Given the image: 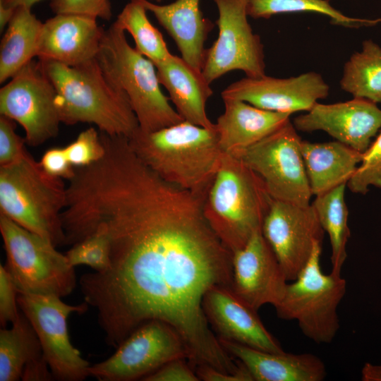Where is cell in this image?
I'll return each instance as SVG.
<instances>
[{
    "mask_svg": "<svg viewBox=\"0 0 381 381\" xmlns=\"http://www.w3.org/2000/svg\"><path fill=\"white\" fill-rule=\"evenodd\" d=\"M49 6L55 14H81L105 20L112 16L109 0H51Z\"/></svg>",
    "mask_w": 381,
    "mask_h": 381,
    "instance_id": "obj_35",
    "label": "cell"
},
{
    "mask_svg": "<svg viewBox=\"0 0 381 381\" xmlns=\"http://www.w3.org/2000/svg\"><path fill=\"white\" fill-rule=\"evenodd\" d=\"M142 162L164 181L205 198L223 155L215 128L186 121L128 138Z\"/></svg>",
    "mask_w": 381,
    "mask_h": 381,
    "instance_id": "obj_2",
    "label": "cell"
},
{
    "mask_svg": "<svg viewBox=\"0 0 381 381\" xmlns=\"http://www.w3.org/2000/svg\"><path fill=\"white\" fill-rule=\"evenodd\" d=\"M155 66L160 85L169 92V99L183 119L205 128H214V123L206 112L207 102L213 90L202 71L174 54Z\"/></svg>",
    "mask_w": 381,
    "mask_h": 381,
    "instance_id": "obj_23",
    "label": "cell"
},
{
    "mask_svg": "<svg viewBox=\"0 0 381 381\" xmlns=\"http://www.w3.org/2000/svg\"><path fill=\"white\" fill-rule=\"evenodd\" d=\"M329 90L321 75L308 72L288 78L245 77L228 85L221 95L222 99L242 100L262 109L292 114L309 111L328 95Z\"/></svg>",
    "mask_w": 381,
    "mask_h": 381,
    "instance_id": "obj_15",
    "label": "cell"
},
{
    "mask_svg": "<svg viewBox=\"0 0 381 381\" xmlns=\"http://www.w3.org/2000/svg\"><path fill=\"white\" fill-rule=\"evenodd\" d=\"M205 198L143 164L105 181L87 200L83 222L107 227L110 265L82 275L79 284L109 346L118 347L140 325L159 320L180 334L195 370L234 373L238 363L202 308L207 291L231 289L233 277V255L207 222Z\"/></svg>",
    "mask_w": 381,
    "mask_h": 381,
    "instance_id": "obj_1",
    "label": "cell"
},
{
    "mask_svg": "<svg viewBox=\"0 0 381 381\" xmlns=\"http://www.w3.org/2000/svg\"><path fill=\"white\" fill-rule=\"evenodd\" d=\"M66 201L63 179L47 173L28 150L16 162L0 167V214L55 246L66 244L61 214Z\"/></svg>",
    "mask_w": 381,
    "mask_h": 381,
    "instance_id": "obj_5",
    "label": "cell"
},
{
    "mask_svg": "<svg viewBox=\"0 0 381 381\" xmlns=\"http://www.w3.org/2000/svg\"><path fill=\"white\" fill-rule=\"evenodd\" d=\"M40 163L49 174L71 179L75 174V167L69 162L64 147H52L47 150L42 156Z\"/></svg>",
    "mask_w": 381,
    "mask_h": 381,
    "instance_id": "obj_38",
    "label": "cell"
},
{
    "mask_svg": "<svg viewBox=\"0 0 381 381\" xmlns=\"http://www.w3.org/2000/svg\"><path fill=\"white\" fill-rule=\"evenodd\" d=\"M363 381H381V366L366 363L361 370Z\"/></svg>",
    "mask_w": 381,
    "mask_h": 381,
    "instance_id": "obj_40",
    "label": "cell"
},
{
    "mask_svg": "<svg viewBox=\"0 0 381 381\" xmlns=\"http://www.w3.org/2000/svg\"><path fill=\"white\" fill-rule=\"evenodd\" d=\"M195 372L200 380L253 381L250 374L242 363L240 369L235 373L222 372L207 365H200L197 367L195 368Z\"/></svg>",
    "mask_w": 381,
    "mask_h": 381,
    "instance_id": "obj_39",
    "label": "cell"
},
{
    "mask_svg": "<svg viewBox=\"0 0 381 381\" xmlns=\"http://www.w3.org/2000/svg\"><path fill=\"white\" fill-rule=\"evenodd\" d=\"M301 141L289 121L234 156L262 179L272 199L307 206L310 205L313 193L301 152Z\"/></svg>",
    "mask_w": 381,
    "mask_h": 381,
    "instance_id": "obj_9",
    "label": "cell"
},
{
    "mask_svg": "<svg viewBox=\"0 0 381 381\" xmlns=\"http://www.w3.org/2000/svg\"><path fill=\"white\" fill-rule=\"evenodd\" d=\"M219 339L224 350L246 368L253 381H322L326 377L325 363L314 354L268 352Z\"/></svg>",
    "mask_w": 381,
    "mask_h": 381,
    "instance_id": "obj_20",
    "label": "cell"
},
{
    "mask_svg": "<svg viewBox=\"0 0 381 381\" xmlns=\"http://www.w3.org/2000/svg\"><path fill=\"white\" fill-rule=\"evenodd\" d=\"M224 111L214 123L223 153L236 155L290 121L289 113L262 109L248 102L224 99Z\"/></svg>",
    "mask_w": 381,
    "mask_h": 381,
    "instance_id": "obj_21",
    "label": "cell"
},
{
    "mask_svg": "<svg viewBox=\"0 0 381 381\" xmlns=\"http://www.w3.org/2000/svg\"><path fill=\"white\" fill-rule=\"evenodd\" d=\"M44 359L37 333L20 310L10 329L0 330V381L21 380L25 367Z\"/></svg>",
    "mask_w": 381,
    "mask_h": 381,
    "instance_id": "obj_26",
    "label": "cell"
},
{
    "mask_svg": "<svg viewBox=\"0 0 381 381\" xmlns=\"http://www.w3.org/2000/svg\"><path fill=\"white\" fill-rule=\"evenodd\" d=\"M73 267L87 265L103 272L110 265V241L107 227L98 224L89 228L65 253Z\"/></svg>",
    "mask_w": 381,
    "mask_h": 381,
    "instance_id": "obj_31",
    "label": "cell"
},
{
    "mask_svg": "<svg viewBox=\"0 0 381 381\" xmlns=\"http://www.w3.org/2000/svg\"><path fill=\"white\" fill-rule=\"evenodd\" d=\"M272 198L262 179L239 158L223 153L203 203L210 226L233 254L262 230Z\"/></svg>",
    "mask_w": 381,
    "mask_h": 381,
    "instance_id": "obj_4",
    "label": "cell"
},
{
    "mask_svg": "<svg viewBox=\"0 0 381 381\" xmlns=\"http://www.w3.org/2000/svg\"><path fill=\"white\" fill-rule=\"evenodd\" d=\"M64 150L69 162L75 168L93 164L105 154L100 133L92 127L80 132Z\"/></svg>",
    "mask_w": 381,
    "mask_h": 381,
    "instance_id": "obj_33",
    "label": "cell"
},
{
    "mask_svg": "<svg viewBox=\"0 0 381 381\" xmlns=\"http://www.w3.org/2000/svg\"><path fill=\"white\" fill-rule=\"evenodd\" d=\"M149 1H155V2H157V3H159V2H161L162 0H149Z\"/></svg>",
    "mask_w": 381,
    "mask_h": 381,
    "instance_id": "obj_43",
    "label": "cell"
},
{
    "mask_svg": "<svg viewBox=\"0 0 381 381\" xmlns=\"http://www.w3.org/2000/svg\"><path fill=\"white\" fill-rule=\"evenodd\" d=\"M178 358H188L180 334L169 324L151 320L131 333L109 358L90 365L88 371L99 381L143 380Z\"/></svg>",
    "mask_w": 381,
    "mask_h": 381,
    "instance_id": "obj_11",
    "label": "cell"
},
{
    "mask_svg": "<svg viewBox=\"0 0 381 381\" xmlns=\"http://www.w3.org/2000/svg\"><path fill=\"white\" fill-rule=\"evenodd\" d=\"M16 123L7 116H0V167L16 162L27 152L25 139L16 133Z\"/></svg>",
    "mask_w": 381,
    "mask_h": 381,
    "instance_id": "obj_34",
    "label": "cell"
},
{
    "mask_svg": "<svg viewBox=\"0 0 381 381\" xmlns=\"http://www.w3.org/2000/svg\"><path fill=\"white\" fill-rule=\"evenodd\" d=\"M15 8L0 4V31L2 32L13 17Z\"/></svg>",
    "mask_w": 381,
    "mask_h": 381,
    "instance_id": "obj_41",
    "label": "cell"
},
{
    "mask_svg": "<svg viewBox=\"0 0 381 381\" xmlns=\"http://www.w3.org/2000/svg\"><path fill=\"white\" fill-rule=\"evenodd\" d=\"M301 152L313 195H321L347 183L361 163L363 152L339 141H301Z\"/></svg>",
    "mask_w": 381,
    "mask_h": 381,
    "instance_id": "obj_24",
    "label": "cell"
},
{
    "mask_svg": "<svg viewBox=\"0 0 381 381\" xmlns=\"http://www.w3.org/2000/svg\"><path fill=\"white\" fill-rule=\"evenodd\" d=\"M232 255L233 292L257 312L264 305L276 306L289 281L262 230Z\"/></svg>",
    "mask_w": 381,
    "mask_h": 381,
    "instance_id": "obj_16",
    "label": "cell"
},
{
    "mask_svg": "<svg viewBox=\"0 0 381 381\" xmlns=\"http://www.w3.org/2000/svg\"><path fill=\"white\" fill-rule=\"evenodd\" d=\"M145 381H199L195 369L186 358H178L143 379Z\"/></svg>",
    "mask_w": 381,
    "mask_h": 381,
    "instance_id": "obj_37",
    "label": "cell"
},
{
    "mask_svg": "<svg viewBox=\"0 0 381 381\" xmlns=\"http://www.w3.org/2000/svg\"><path fill=\"white\" fill-rule=\"evenodd\" d=\"M40 61L55 88L61 123H92L100 132L128 138L138 129L127 97L109 83L96 58L75 66Z\"/></svg>",
    "mask_w": 381,
    "mask_h": 381,
    "instance_id": "obj_3",
    "label": "cell"
},
{
    "mask_svg": "<svg viewBox=\"0 0 381 381\" xmlns=\"http://www.w3.org/2000/svg\"><path fill=\"white\" fill-rule=\"evenodd\" d=\"M340 85L353 97L381 102V47L377 44L370 40L363 42L361 51L345 64Z\"/></svg>",
    "mask_w": 381,
    "mask_h": 381,
    "instance_id": "obj_27",
    "label": "cell"
},
{
    "mask_svg": "<svg viewBox=\"0 0 381 381\" xmlns=\"http://www.w3.org/2000/svg\"><path fill=\"white\" fill-rule=\"evenodd\" d=\"M0 232L6 255L4 267L18 293L61 298L73 291L74 267L51 241L1 214Z\"/></svg>",
    "mask_w": 381,
    "mask_h": 381,
    "instance_id": "obj_8",
    "label": "cell"
},
{
    "mask_svg": "<svg viewBox=\"0 0 381 381\" xmlns=\"http://www.w3.org/2000/svg\"><path fill=\"white\" fill-rule=\"evenodd\" d=\"M218 10V37L206 49L202 73L211 84L236 70L246 77L265 75L263 44L255 34L247 17L248 0H212Z\"/></svg>",
    "mask_w": 381,
    "mask_h": 381,
    "instance_id": "obj_13",
    "label": "cell"
},
{
    "mask_svg": "<svg viewBox=\"0 0 381 381\" xmlns=\"http://www.w3.org/2000/svg\"><path fill=\"white\" fill-rule=\"evenodd\" d=\"M56 95L41 61L32 59L0 89V114L23 127L26 144L39 146L59 133Z\"/></svg>",
    "mask_w": 381,
    "mask_h": 381,
    "instance_id": "obj_12",
    "label": "cell"
},
{
    "mask_svg": "<svg viewBox=\"0 0 381 381\" xmlns=\"http://www.w3.org/2000/svg\"><path fill=\"white\" fill-rule=\"evenodd\" d=\"M96 59L109 83L127 97L141 131L184 121L163 94L154 63L129 44L114 22L104 31Z\"/></svg>",
    "mask_w": 381,
    "mask_h": 381,
    "instance_id": "obj_6",
    "label": "cell"
},
{
    "mask_svg": "<svg viewBox=\"0 0 381 381\" xmlns=\"http://www.w3.org/2000/svg\"><path fill=\"white\" fill-rule=\"evenodd\" d=\"M202 308L212 329L219 334L218 338L265 351H284L265 328L257 311L240 299L231 289H211L204 296Z\"/></svg>",
    "mask_w": 381,
    "mask_h": 381,
    "instance_id": "obj_18",
    "label": "cell"
},
{
    "mask_svg": "<svg viewBox=\"0 0 381 381\" xmlns=\"http://www.w3.org/2000/svg\"><path fill=\"white\" fill-rule=\"evenodd\" d=\"M19 308L32 325L54 380L81 381L90 376V363L71 342L67 319L88 309L84 303L69 305L54 295L18 293Z\"/></svg>",
    "mask_w": 381,
    "mask_h": 381,
    "instance_id": "obj_10",
    "label": "cell"
},
{
    "mask_svg": "<svg viewBox=\"0 0 381 381\" xmlns=\"http://www.w3.org/2000/svg\"><path fill=\"white\" fill-rule=\"evenodd\" d=\"M139 1L174 40L181 57L202 71L206 52L205 42L214 25L203 16L200 0H176L166 5Z\"/></svg>",
    "mask_w": 381,
    "mask_h": 381,
    "instance_id": "obj_22",
    "label": "cell"
},
{
    "mask_svg": "<svg viewBox=\"0 0 381 381\" xmlns=\"http://www.w3.org/2000/svg\"><path fill=\"white\" fill-rule=\"evenodd\" d=\"M316 12L330 18L332 23L352 28L368 20L345 16L325 0H248V16L253 18H269L284 13Z\"/></svg>",
    "mask_w": 381,
    "mask_h": 381,
    "instance_id": "obj_30",
    "label": "cell"
},
{
    "mask_svg": "<svg viewBox=\"0 0 381 381\" xmlns=\"http://www.w3.org/2000/svg\"><path fill=\"white\" fill-rule=\"evenodd\" d=\"M296 129L304 132L323 131L337 141L364 152L381 128V109L370 100L353 97L334 104L317 102L294 120Z\"/></svg>",
    "mask_w": 381,
    "mask_h": 381,
    "instance_id": "obj_17",
    "label": "cell"
},
{
    "mask_svg": "<svg viewBox=\"0 0 381 381\" xmlns=\"http://www.w3.org/2000/svg\"><path fill=\"white\" fill-rule=\"evenodd\" d=\"M324 231L312 204L301 206L274 199L262 226L288 281L294 280L306 266Z\"/></svg>",
    "mask_w": 381,
    "mask_h": 381,
    "instance_id": "obj_14",
    "label": "cell"
},
{
    "mask_svg": "<svg viewBox=\"0 0 381 381\" xmlns=\"http://www.w3.org/2000/svg\"><path fill=\"white\" fill-rule=\"evenodd\" d=\"M42 0H0V4L14 8L20 6L31 8L34 4Z\"/></svg>",
    "mask_w": 381,
    "mask_h": 381,
    "instance_id": "obj_42",
    "label": "cell"
},
{
    "mask_svg": "<svg viewBox=\"0 0 381 381\" xmlns=\"http://www.w3.org/2000/svg\"><path fill=\"white\" fill-rule=\"evenodd\" d=\"M147 11L139 0H131L114 23L131 35L136 50L155 64L165 61L172 54L162 34L149 20Z\"/></svg>",
    "mask_w": 381,
    "mask_h": 381,
    "instance_id": "obj_29",
    "label": "cell"
},
{
    "mask_svg": "<svg viewBox=\"0 0 381 381\" xmlns=\"http://www.w3.org/2000/svg\"><path fill=\"white\" fill-rule=\"evenodd\" d=\"M42 25L31 8L23 6L15 8L0 44L1 83L37 56Z\"/></svg>",
    "mask_w": 381,
    "mask_h": 381,
    "instance_id": "obj_25",
    "label": "cell"
},
{
    "mask_svg": "<svg viewBox=\"0 0 381 381\" xmlns=\"http://www.w3.org/2000/svg\"><path fill=\"white\" fill-rule=\"evenodd\" d=\"M356 193L365 194L370 186L381 188V132L363 152L361 165L346 183Z\"/></svg>",
    "mask_w": 381,
    "mask_h": 381,
    "instance_id": "obj_32",
    "label": "cell"
},
{
    "mask_svg": "<svg viewBox=\"0 0 381 381\" xmlns=\"http://www.w3.org/2000/svg\"><path fill=\"white\" fill-rule=\"evenodd\" d=\"M18 291L4 266L0 265V324L6 327L13 323L20 311L18 303Z\"/></svg>",
    "mask_w": 381,
    "mask_h": 381,
    "instance_id": "obj_36",
    "label": "cell"
},
{
    "mask_svg": "<svg viewBox=\"0 0 381 381\" xmlns=\"http://www.w3.org/2000/svg\"><path fill=\"white\" fill-rule=\"evenodd\" d=\"M322 243H317L298 277L288 283L277 316L297 322L302 333L317 344H329L339 329L338 306L346 290L341 273L325 274L320 267Z\"/></svg>",
    "mask_w": 381,
    "mask_h": 381,
    "instance_id": "obj_7",
    "label": "cell"
},
{
    "mask_svg": "<svg viewBox=\"0 0 381 381\" xmlns=\"http://www.w3.org/2000/svg\"><path fill=\"white\" fill-rule=\"evenodd\" d=\"M104 30L92 16L60 13L43 23L37 58L75 66L96 58Z\"/></svg>",
    "mask_w": 381,
    "mask_h": 381,
    "instance_id": "obj_19",
    "label": "cell"
},
{
    "mask_svg": "<svg viewBox=\"0 0 381 381\" xmlns=\"http://www.w3.org/2000/svg\"><path fill=\"white\" fill-rule=\"evenodd\" d=\"M346 186V183H343L315 196L312 203L324 231L328 234L332 249V271L337 273H341L346 259V243L350 237L349 211L344 198Z\"/></svg>",
    "mask_w": 381,
    "mask_h": 381,
    "instance_id": "obj_28",
    "label": "cell"
}]
</instances>
